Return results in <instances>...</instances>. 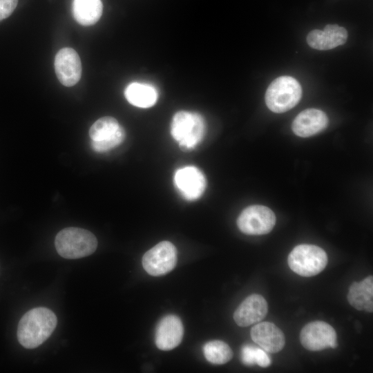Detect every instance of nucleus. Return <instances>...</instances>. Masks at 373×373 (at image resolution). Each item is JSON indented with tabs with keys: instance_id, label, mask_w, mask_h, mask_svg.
Instances as JSON below:
<instances>
[{
	"instance_id": "f257e3e1",
	"label": "nucleus",
	"mask_w": 373,
	"mask_h": 373,
	"mask_svg": "<svg viewBox=\"0 0 373 373\" xmlns=\"http://www.w3.org/2000/svg\"><path fill=\"white\" fill-rule=\"evenodd\" d=\"M57 323L55 313L46 307H36L28 311L20 319L17 338L24 347L39 346L52 334Z\"/></svg>"
},
{
	"instance_id": "f03ea898",
	"label": "nucleus",
	"mask_w": 373,
	"mask_h": 373,
	"mask_svg": "<svg viewBox=\"0 0 373 373\" xmlns=\"http://www.w3.org/2000/svg\"><path fill=\"white\" fill-rule=\"evenodd\" d=\"M170 131L182 150H191L201 142L204 136L205 121L197 112L180 111L172 117Z\"/></svg>"
},
{
	"instance_id": "7ed1b4c3",
	"label": "nucleus",
	"mask_w": 373,
	"mask_h": 373,
	"mask_svg": "<svg viewBox=\"0 0 373 373\" xmlns=\"http://www.w3.org/2000/svg\"><path fill=\"white\" fill-rule=\"evenodd\" d=\"M55 245L57 253L67 259H77L92 254L97 249L95 236L88 230L67 227L57 234Z\"/></svg>"
},
{
	"instance_id": "20e7f679",
	"label": "nucleus",
	"mask_w": 373,
	"mask_h": 373,
	"mask_svg": "<svg viewBox=\"0 0 373 373\" xmlns=\"http://www.w3.org/2000/svg\"><path fill=\"white\" fill-rule=\"evenodd\" d=\"M302 96L299 82L291 76H280L268 86L265 93V103L270 111L285 113L294 107Z\"/></svg>"
},
{
	"instance_id": "39448f33",
	"label": "nucleus",
	"mask_w": 373,
	"mask_h": 373,
	"mask_svg": "<svg viewBox=\"0 0 373 373\" xmlns=\"http://www.w3.org/2000/svg\"><path fill=\"white\" fill-rule=\"evenodd\" d=\"M289 268L297 274L309 277L318 274L327 264L326 252L321 247L303 244L295 247L288 256Z\"/></svg>"
},
{
	"instance_id": "423d86ee",
	"label": "nucleus",
	"mask_w": 373,
	"mask_h": 373,
	"mask_svg": "<svg viewBox=\"0 0 373 373\" xmlns=\"http://www.w3.org/2000/svg\"><path fill=\"white\" fill-rule=\"evenodd\" d=\"M89 136L93 150L104 153L121 144L125 139L126 133L115 118L105 116L98 119L90 126Z\"/></svg>"
},
{
	"instance_id": "0eeeda50",
	"label": "nucleus",
	"mask_w": 373,
	"mask_h": 373,
	"mask_svg": "<svg viewBox=\"0 0 373 373\" xmlns=\"http://www.w3.org/2000/svg\"><path fill=\"white\" fill-rule=\"evenodd\" d=\"M276 224L274 213L263 205H251L245 208L237 219L238 229L247 235L269 233Z\"/></svg>"
},
{
	"instance_id": "6e6552de",
	"label": "nucleus",
	"mask_w": 373,
	"mask_h": 373,
	"mask_svg": "<svg viewBox=\"0 0 373 373\" xmlns=\"http://www.w3.org/2000/svg\"><path fill=\"white\" fill-rule=\"evenodd\" d=\"M142 262L144 270L151 276L166 274L175 267L176 248L169 241H162L144 254Z\"/></svg>"
},
{
	"instance_id": "1a4fd4ad",
	"label": "nucleus",
	"mask_w": 373,
	"mask_h": 373,
	"mask_svg": "<svg viewBox=\"0 0 373 373\" xmlns=\"http://www.w3.org/2000/svg\"><path fill=\"white\" fill-rule=\"evenodd\" d=\"M335 329L323 321H312L305 325L300 331V341L306 350L320 351L327 347L338 346Z\"/></svg>"
},
{
	"instance_id": "9d476101",
	"label": "nucleus",
	"mask_w": 373,
	"mask_h": 373,
	"mask_svg": "<svg viewBox=\"0 0 373 373\" xmlns=\"http://www.w3.org/2000/svg\"><path fill=\"white\" fill-rule=\"evenodd\" d=\"M173 182L180 195L190 201L198 199L206 188L204 174L198 168L193 166L178 169L174 174Z\"/></svg>"
},
{
	"instance_id": "9b49d317",
	"label": "nucleus",
	"mask_w": 373,
	"mask_h": 373,
	"mask_svg": "<svg viewBox=\"0 0 373 373\" xmlns=\"http://www.w3.org/2000/svg\"><path fill=\"white\" fill-rule=\"evenodd\" d=\"M54 66L57 77L64 86H74L81 78V60L77 52L71 48H64L57 52Z\"/></svg>"
},
{
	"instance_id": "f8f14e48",
	"label": "nucleus",
	"mask_w": 373,
	"mask_h": 373,
	"mask_svg": "<svg viewBox=\"0 0 373 373\" xmlns=\"http://www.w3.org/2000/svg\"><path fill=\"white\" fill-rule=\"evenodd\" d=\"M184 327L180 318L175 315L164 316L158 323L155 334L156 346L162 350L176 347L182 341Z\"/></svg>"
},
{
	"instance_id": "ddd939ff",
	"label": "nucleus",
	"mask_w": 373,
	"mask_h": 373,
	"mask_svg": "<svg viewBox=\"0 0 373 373\" xmlns=\"http://www.w3.org/2000/svg\"><path fill=\"white\" fill-rule=\"evenodd\" d=\"M268 305L260 294L247 296L233 313L236 323L240 327H247L262 321L267 315Z\"/></svg>"
},
{
	"instance_id": "4468645a",
	"label": "nucleus",
	"mask_w": 373,
	"mask_h": 373,
	"mask_svg": "<svg viewBox=\"0 0 373 373\" xmlns=\"http://www.w3.org/2000/svg\"><path fill=\"white\" fill-rule=\"evenodd\" d=\"M328 124V117L322 111L307 108L301 111L292 122L294 134L301 137L314 135L324 130Z\"/></svg>"
},
{
	"instance_id": "2eb2a0df",
	"label": "nucleus",
	"mask_w": 373,
	"mask_h": 373,
	"mask_svg": "<svg viewBox=\"0 0 373 373\" xmlns=\"http://www.w3.org/2000/svg\"><path fill=\"white\" fill-rule=\"evenodd\" d=\"M250 334L254 343L269 353L280 352L285 344L283 332L270 322L256 324L251 329Z\"/></svg>"
},
{
	"instance_id": "dca6fc26",
	"label": "nucleus",
	"mask_w": 373,
	"mask_h": 373,
	"mask_svg": "<svg viewBox=\"0 0 373 373\" xmlns=\"http://www.w3.org/2000/svg\"><path fill=\"white\" fill-rule=\"evenodd\" d=\"M347 30L338 25L328 24L323 30H313L307 36L308 45L316 50H327L344 44L347 39Z\"/></svg>"
},
{
	"instance_id": "f3484780",
	"label": "nucleus",
	"mask_w": 373,
	"mask_h": 373,
	"mask_svg": "<svg viewBox=\"0 0 373 373\" xmlns=\"http://www.w3.org/2000/svg\"><path fill=\"white\" fill-rule=\"evenodd\" d=\"M349 303L357 310L373 312V277L369 276L361 282L351 284L347 294Z\"/></svg>"
},
{
	"instance_id": "a211bd4d",
	"label": "nucleus",
	"mask_w": 373,
	"mask_h": 373,
	"mask_svg": "<svg viewBox=\"0 0 373 373\" xmlns=\"http://www.w3.org/2000/svg\"><path fill=\"white\" fill-rule=\"evenodd\" d=\"M124 96L133 106L146 108L155 105L158 98V93L151 84L134 82L126 87Z\"/></svg>"
},
{
	"instance_id": "6ab92c4d",
	"label": "nucleus",
	"mask_w": 373,
	"mask_h": 373,
	"mask_svg": "<svg viewBox=\"0 0 373 373\" xmlns=\"http://www.w3.org/2000/svg\"><path fill=\"white\" fill-rule=\"evenodd\" d=\"M73 15L75 21L82 26H92L100 19L103 12L101 0H73Z\"/></svg>"
},
{
	"instance_id": "aec40b11",
	"label": "nucleus",
	"mask_w": 373,
	"mask_h": 373,
	"mask_svg": "<svg viewBox=\"0 0 373 373\" xmlns=\"http://www.w3.org/2000/svg\"><path fill=\"white\" fill-rule=\"evenodd\" d=\"M202 350L206 359L213 364H224L233 357L231 347L222 341H209L204 345Z\"/></svg>"
},
{
	"instance_id": "412c9836",
	"label": "nucleus",
	"mask_w": 373,
	"mask_h": 373,
	"mask_svg": "<svg viewBox=\"0 0 373 373\" xmlns=\"http://www.w3.org/2000/svg\"><path fill=\"white\" fill-rule=\"evenodd\" d=\"M256 347L251 345L246 344L241 349V360L246 365H254L256 364L255 355Z\"/></svg>"
},
{
	"instance_id": "4be33fe9",
	"label": "nucleus",
	"mask_w": 373,
	"mask_h": 373,
	"mask_svg": "<svg viewBox=\"0 0 373 373\" xmlns=\"http://www.w3.org/2000/svg\"><path fill=\"white\" fill-rule=\"evenodd\" d=\"M18 0H0V21L8 17L15 10Z\"/></svg>"
},
{
	"instance_id": "5701e85b",
	"label": "nucleus",
	"mask_w": 373,
	"mask_h": 373,
	"mask_svg": "<svg viewBox=\"0 0 373 373\" xmlns=\"http://www.w3.org/2000/svg\"><path fill=\"white\" fill-rule=\"evenodd\" d=\"M255 361L256 364L262 367H267L271 363L268 354L263 350L258 347H256Z\"/></svg>"
}]
</instances>
